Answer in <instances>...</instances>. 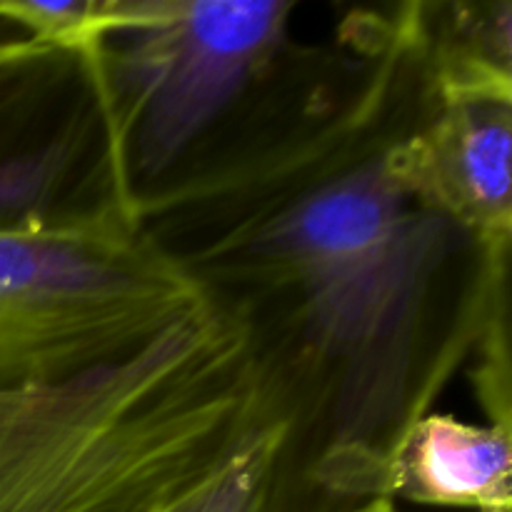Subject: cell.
I'll list each match as a JSON object with an SVG mask.
<instances>
[{"label": "cell", "instance_id": "1", "mask_svg": "<svg viewBox=\"0 0 512 512\" xmlns=\"http://www.w3.org/2000/svg\"><path fill=\"white\" fill-rule=\"evenodd\" d=\"M280 420L253 320L213 298L125 358L0 388V512H170Z\"/></svg>", "mask_w": 512, "mask_h": 512}, {"label": "cell", "instance_id": "2", "mask_svg": "<svg viewBox=\"0 0 512 512\" xmlns=\"http://www.w3.org/2000/svg\"><path fill=\"white\" fill-rule=\"evenodd\" d=\"M453 225L415 203L385 145L340 165L280 205L255 250L288 280L315 353L343 378L348 420L323 480L335 488L360 448V413L400 403L405 360Z\"/></svg>", "mask_w": 512, "mask_h": 512}, {"label": "cell", "instance_id": "3", "mask_svg": "<svg viewBox=\"0 0 512 512\" xmlns=\"http://www.w3.org/2000/svg\"><path fill=\"white\" fill-rule=\"evenodd\" d=\"M210 300L185 260L113 213L0 228V388L125 358Z\"/></svg>", "mask_w": 512, "mask_h": 512}, {"label": "cell", "instance_id": "4", "mask_svg": "<svg viewBox=\"0 0 512 512\" xmlns=\"http://www.w3.org/2000/svg\"><path fill=\"white\" fill-rule=\"evenodd\" d=\"M288 0H113L108 50L133 168H173L245 93L288 35Z\"/></svg>", "mask_w": 512, "mask_h": 512}, {"label": "cell", "instance_id": "5", "mask_svg": "<svg viewBox=\"0 0 512 512\" xmlns=\"http://www.w3.org/2000/svg\"><path fill=\"white\" fill-rule=\"evenodd\" d=\"M430 120L385 143L400 188L493 260L512 235V90H440Z\"/></svg>", "mask_w": 512, "mask_h": 512}, {"label": "cell", "instance_id": "6", "mask_svg": "<svg viewBox=\"0 0 512 512\" xmlns=\"http://www.w3.org/2000/svg\"><path fill=\"white\" fill-rule=\"evenodd\" d=\"M365 498L512 512L510 425H475L445 413L413 418L373 468Z\"/></svg>", "mask_w": 512, "mask_h": 512}, {"label": "cell", "instance_id": "7", "mask_svg": "<svg viewBox=\"0 0 512 512\" xmlns=\"http://www.w3.org/2000/svg\"><path fill=\"white\" fill-rule=\"evenodd\" d=\"M38 55H43V48L35 43L0 45V228L40 220L43 200L63 170L65 155L60 148L13 150L5 145L15 80Z\"/></svg>", "mask_w": 512, "mask_h": 512}, {"label": "cell", "instance_id": "8", "mask_svg": "<svg viewBox=\"0 0 512 512\" xmlns=\"http://www.w3.org/2000/svg\"><path fill=\"white\" fill-rule=\"evenodd\" d=\"M293 423L280 420L235 455L178 512H278V478Z\"/></svg>", "mask_w": 512, "mask_h": 512}, {"label": "cell", "instance_id": "9", "mask_svg": "<svg viewBox=\"0 0 512 512\" xmlns=\"http://www.w3.org/2000/svg\"><path fill=\"white\" fill-rule=\"evenodd\" d=\"M113 0H68V3H38V0H8L0 3V20L28 30L30 43L43 50H75L100 55L113 33Z\"/></svg>", "mask_w": 512, "mask_h": 512}, {"label": "cell", "instance_id": "10", "mask_svg": "<svg viewBox=\"0 0 512 512\" xmlns=\"http://www.w3.org/2000/svg\"><path fill=\"white\" fill-rule=\"evenodd\" d=\"M343 512H400L395 508V503L390 498H370L365 503L355 505V508L343 510Z\"/></svg>", "mask_w": 512, "mask_h": 512}, {"label": "cell", "instance_id": "11", "mask_svg": "<svg viewBox=\"0 0 512 512\" xmlns=\"http://www.w3.org/2000/svg\"><path fill=\"white\" fill-rule=\"evenodd\" d=\"M178 508H180V505H178ZM178 508H175V510H170V512H178Z\"/></svg>", "mask_w": 512, "mask_h": 512}]
</instances>
